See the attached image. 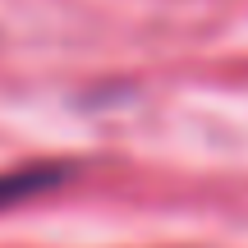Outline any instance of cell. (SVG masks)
Masks as SVG:
<instances>
[{"label": "cell", "instance_id": "1", "mask_svg": "<svg viewBox=\"0 0 248 248\" xmlns=\"http://www.w3.org/2000/svg\"><path fill=\"white\" fill-rule=\"evenodd\" d=\"M55 179H64L60 166H28V170H5L0 175V207L23 202V198L42 193V188H55Z\"/></svg>", "mask_w": 248, "mask_h": 248}]
</instances>
